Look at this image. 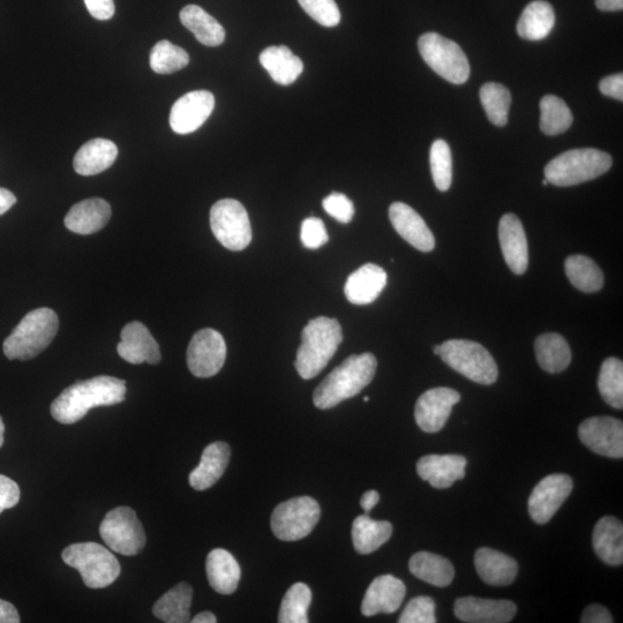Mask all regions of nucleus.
I'll use <instances>...</instances> for the list:
<instances>
[{
    "mask_svg": "<svg viewBox=\"0 0 623 623\" xmlns=\"http://www.w3.org/2000/svg\"><path fill=\"white\" fill-rule=\"evenodd\" d=\"M543 185L547 186L550 185L549 180H547L546 178L543 180Z\"/></svg>",
    "mask_w": 623,
    "mask_h": 623,
    "instance_id": "680f3d73",
    "label": "nucleus"
},
{
    "mask_svg": "<svg viewBox=\"0 0 623 623\" xmlns=\"http://www.w3.org/2000/svg\"><path fill=\"white\" fill-rule=\"evenodd\" d=\"M597 9L604 12L622 11L623 0H596Z\"/></svg>",
    "mask_w": 623,
    "mask_h": 623,
    "instance_id": "4d7b16f0",
    "label": "nucleus"
},
{
    "mask_svg": "<svg viewBox=\"0 0 623 623\" xmlns=\"http://www.w3.org/2000/svg\"><path fill=\"white\" fill-rule=\"evenodd\" d=\"M17 204V198L15 195L3 187H0V216L9 212V210Z\"/></svg>",
    "mask_w": 623,
    "mask_h": 623,
    "instance_id": "5fc2aeb1",
    "label": "nucleus"
},
{
    "mask_svg": "<svg viewBox=\"0 0 623 623\" xmlns=\"http://www.w3.org/2000/svg\"><path fill=\"white\" fill-rule=\"evenodd\" d=\"M583 623H612V615L606 607L598 604L590 605L582 615Z\"/></svg>",
    "mask_w": 623,
    "mask_h": 623,
    "instance_id": "603ef678",
    "label": "nucleus"
},
{
    "mask_svg": "<svg viewBox=\"0 0 623 623\" xmlns=\"http://www.w3.org/2000/svg\"><path fill=\"white\" fill-rule=\"evenodd\" d=\"M467 464L460 455H427L417 462V472L434 489L445 490L465 477Z\"/></svg>",
    "mask_w": 623,
    "mask_h": 623,
    "instance_id": "4be33fe9",
    "label": "nucleus"
},
{
    "mask_svg": "<svg viewBox=\"0 0 623 623\" xmlns=\"http://www.w3.org/2000/svg\"><path fill=\"white\" fill-rule=\"evenodd\" d=\"M193 623H215L217 619L212 612H202L191 620Z\"/></svg>",
    "mask_w": 623,
    "mask_h": 623,
    "instance_id": "13d9d810",
    "label": "nucleus"
},
{
    "mask_svg": "<svg viewBox=\"0 0 623 623\" xmlns=\"http://www.w3.org/2000/svg\"><path fill=\"white\" fill-rule=\"evenodd\" d=\"M535 351L538 364L549 373L564 372L572 362L569 344L559 334L540 335L535 342Z\"/></svg>",
    "mask_w": 623,
    "mask_h": 623,
    "instance_id": "c9c22d12",
    "label": "nucleus"
},
{
    "mask_svg": "<svg viewBox=\"0 0 623 623\" xmlns=\"http://www.w3.org/2000/svg\"><path fill=\"white\" fill-rule=\"evenodd\" d=\"M612 157L595 148L568 150L545 167V178L555 186H575L606 174Z\"/></svg>",
    "mask_w": 623,
    "mask_h": 623,
    "instance_id": "39448f33",
    "label": "nucleus"
},
{
    "mask_svg": "<svg viewBox=\"0 0 623 623\" xmlns=\"http://www.w3.org/2000/svg\"><path fill=\"white\" fill-rule=\"evenodd\" d=\"M302 9L325 27H336L341 22V12L335 0H298Z\"/></svg>",
    "mask_w": 623,
    "mask_h": 623,
    "instance_id": "c03bdc74",
    "label": "nucleus"
},
{
    "mask_svg": "<svg viewBox=\"0 0 623 623\" xmlns=\"http://www.w3.org/2000/svg\"><path fill=\"white\" fill-rule=\"evenodd\" d=\"M592 545L600 560L610 566H621L623 562V527L614 516H605L596 524Z\"/></svg>",
    "mask_w": 623,
    "mask_h": 623,
    "instance_id": "bb28decb",
    "label": "nucleus"
},
{
    "mask_svg": "<svg viewBox=\"0 0 623 623\" xmlns=\"http://www.w3.org/2000/svg\"><path fill=\"white\" fill-rule=\"evenodd\" d=\"M599 90L605 96L612 97V99L623 101V74H613L610 77L604 78L600 81Z\"/></svg>",
    "mask_w": 623,
    "mask_h": 623,
    "instance_id": "3c124183",
    "label": "nucleus"
},
{
    "mask_svg": "<svg viewBox=\"0 0 623 623\" xmlns=\"http://www.w3.org/2000/svg\"><path fill=\"white\" fill-rule=\"evenodd\" d=\"M126 382L108 375L79 381L67 387L52 402L50 411L58 423H78L94 408L110 407L125 401Z\"/></svg>",
    "mask_w": 623,
    "mask_h": 623,
    "instance_id": "f257e3e1",
    "label": "nucleus"
},
{
    "mask_svg": "<svg viewBox=\"0 0 623 623\" xmlns=\"http://www.w3.org/2000/svg\"><path fill=\"white\" fill-rule=\"evenodd\" d=\"M384 268L366 264L352 273L345 283L344 294L351 304L367 305L377 300L387 285Z\"/></svg>",
    "mask_w": 623,
    "mask_h": 623,
    "instance_id": "5701e85b",
    "label": "nucleus"
},
{
    "mask_svg": "<svg viewBox=\"0 0 623 623\" xmlns=\"http://www.w3.org/2000/svg\"><path fill=\"white\" fill-rule=\"evenodd\" d=\"M579 437L584 446L592 452L622 459L623 457V424L612 417H592L579 427Z\"/></svg>",
    "mask_w": 623,
    "mask_h": 623,
    "instance_id": "4468645a",
    "label": "nucleus"
},
{
    "mask_svg": "<svg viewBox=\"0 0 623 623\" xmlns=\"http://www.w3.org/2000/svg\"><path fill=\"white\" fill-rule=\"evenodd\" d=\"M400 623H435V603L431 597L420 596L410 600L399 619Z\"/></svg>",
    "mask_w": 623,
    "mask_h": 623,
    "instance_id": "a18cd8bd",
    "label": "nucleus"
},
{
    "mask_svg": "<svg viewBox=\"0 0 623 623\" xmlns=\"http://www.w3.org/2000/svg\"><path fill=\"white\" fill-rule=\"evenodd\" d=\"M407 595L404 583L393 575H382L375 579L367 589L362 613L374 617L380 613H394L400 609Z\"/></svg>",
    "mask_w": 623,
    "mask_h": 623,
    "instance_id": "412c9836",
    "label": "nucleus"
},
{
    "mask_svg": "<svg viewBox=\"0 0 623 623\" xmlns=\"http://www.w3.org/2000/svg\"><path fill=\"white\" fill-rule=\"evenodd\" d=\"M20 487L9 477L0 475V514L13 508L20 501Z\"/></svg>",
    "mask_w": 623,
    "mask_h": 623,
    "instance_id": "09e8293b",
    "label": "nucleus"
},
{
    "mask_svg": "<svg viewBox=\"0 0 623 623\" xmlns=\"http://www.w3.org/2000/svg\"><path fill=\"white\" fill-rule=\"evenodd\" d=\"M118 148L107 139L90 140L74 157V170L81 176H95L109 169L117 160Z\"/></svg>",
    "mask_w": 623,
    "mask_h": 623,
    "instance_id": "cd10ccee",
    "label": "nucleus"
},
{
    "mask_svg": "<svg viewBox=\"0 0 623 623\" xmlns=\"http://www.w3.org/2000/svg\"><path fill=\"white\" fill-rule=\"evenodd\" d=\"M20 615L15 607L0 599V623H19Z\"/></svg>",
    "mask_w": 623,
    "mask_h": 623,
    "instance_id": "864d4df0",
    "label": "nucleus"
},
{
    "mask_svg": "<svg viewBox=\"0 0 623 623\" xmlns=\"http://www.w3.org/2000/svg\"><path fill=\"white\" fill-rule=\"evenodd\" d=\"M100 535L111 551L126 557L139 554L146 545L144 527L130 507H118L105 515Z\"/></svg>",
    "mask_w": 623,
    "mask_h": 623,
    "instance_id": "9d476101",
    "label": "nucleus"
},
{
    "mask_svg": "<svg viewBox=\"0 0 623 623\" xmlns=\"http://www.w3.org/2000/svg\"><path fill=\"white\" fill-rule=\"evenodd\" d=\"M567 277L576 289L587 294L603 288L604 275L596 262L585 255H572L565 262Z\"/></svg>",
    "mask_w": 623,
    "mask_h": 623,
    "instance_id": "e433bc0d",
    "label": "nucleus"
},
{
    "mask_svg": "<svg viewBox=\"0 0 623 623\" xmlns=\"http://www.w3.org/2000/svg\"><path fill=\"white\" fill-rule=\"evenodd\" d=\"M409 569L417 579L434 585L437 588H446L453 582L455 569L452 562L441 555L430 552H419L410 559Z\"/></svg>",
    "mask_w": 623,
    "mask_h": 623,
    "instance_id": "473e14b6",
    "label": "nucleus"
},
{
    "mask_svg": "<svg viewBox=\"0 0 623 623\" xmlns=\"http://www.w3.org/2000/svg\"><path fill=\"white\" fill-rule=\"evenodd\" d=\"M598 389L612 408H623V364L618 358H607L600 369Z\"/></svg>",
    "mask_w": 623,
    "mask_h": 623,
    "instance_id": "58836bf2",
    "label": "nucleus"
},
{
    "mask_svg": "<svg viewBox=\"0 0 623 623\" xmlns=\"http://www.w3.org/2000/svg\"><path fill=\"white\" fill-rule=\"evenodd\" d=\"M111 219L109 202L93 198L74 205L65 217L66 228L78 235H92L102 230Z\"/></svg>",
    "mask_w": 623,
    "mask_h": 623,
    "instance_id": "b1692460",
    "label": "nucleus"
},
{
    "mask_svg": "<svg viewBox=\"0 0 623 623\" xmlns=\"http://www.w3.org/2000/svg\"><path fill=\"white\" fill-rule=\"evenodd\" d=\"M433 182L441 192H447L453 180V159L450 147L444 140H435L430 153Z\"/></svg>",
    "mask_w": 623,
    "mask_h": 623,
    "instance_id": "37998d69",
    "label": "nucleus"
},
{
    "mask_svg": "<svg viewBox=\"0 0 623 623\" xmlns=\"http://www.w3.org/2000/svg\"><path fill=\"white\" fill-rule=\"evenodd\" d=\"M418 49L425 63L454 85H463L470 77V64L460 45L437 33L419 37Z\"/></svg>",
    "mask_w": 623,
    "mask_h": 623,
    "instance_id": "6e6552de",
    "label": "nucleus"
},
{
    "mask_svg": "<svg viewBox=\"0 0 623 623\" xmlns=\"http://www.w3.org/2000/svg\"><path fill=\"white\" fill-rule=\"evenodd\" d=\"M215 97L208 90H194L180 97L170 112V126L177 134H190L200 129L212 115Z\"/></svg>",
    "mask_w": 623,
    "mask_h": 623,
    "instance_id": "dca6fc26",
    "label": "nucleus"
},
{
    "mask_svg": "<svg viewBox=\"0 0 623 623\" xmlns=\"http://www.w3.org/2000/svg\"><path fill=\"white\" fill-rule=\"evenodd\" d=\"M260 63L276 84L290 86L304 71L303 60L288 47H269L261 52Z\"/></svg>",
    "mask_w": 623,
    "mask_h": 623,
    "instance_id": "c756f323",
    "label": "nucleus"
},
{
    "mask_svg": "<svg viewBox=\"0 0 623 623\" xmlns=\"http://www.w3.org/2000/svg\"><path fill=\"white\" fill-rule=\"evenodd\" d=\"M475 566L480 579L493 587H507L519 573V566L513 558L489 547L476 552Z\"/></svg>",
    "mask_w": 623,
    "mask_h": 623,
    "instance_id": "a878e982",
    "label": "nucleus"
},
{
    "mask_svg": "<svg viewBox=\"0 0 623 623\" xmlns=\"http://www.w3.org/2000/svg\"><path fill=\"white\" fill-rule=\"evenodd\" d=\"M321 509L310 497L290 499L277 506L272 515L274 535L283 542H297L311 534L320 520Z\"/></svg>",
    "mask_w": 623,
    "mask_h": 623,
    "instance_id": "9b49d317",
    "label": "nucleus"
},
{
    "mask_svg": "<svg viewBox=\"0 0 623 623\" xmlns=\"http://www.w3.org/2000/svg\"><path fill=\"white\" fill-rule=\"evenodd\" d=\"M499 240L506 264L516 275H523L529 266L527 235L519 217L506 214L499 223Z\"/></svg>",
    "mask_w": 623,
    "mask_h": 623,
    "instance_id": "6ab92c4d",
    "label": "nucleus"
},
{
    "mask_svg": "<svg viewBox=\"0 0 623 623\" xmlns=\"http://www.w3.org/2000/svg\"><path fill=\"white\" fill-rule=\"evenodd\" d=\"M59 329L55 311L43 307L30 311L4 341V354L10 360L33 359L49 347Z\"/></svg>",
    "mask_w": 623,
    "mask_h": 623,
    "instance_id": "20e7f679",
    "label": "nucleus"
},
{
    "mask_svg": "<svg viewBox=\"0 0 623 623\" xmlns=\"http://www.w3.org/2000/svg\"><path fill=\"white\" fill-rule=\"evenodd\" d=\"M370 401V397H364V402H369Z\"/></svg>",
    "mask_w": 623,
    "mask_h": 623,
    "instance_id": "e2e57ef3",
    "label": "nucleus"
},
{
    "mask_svg": "<svg viewBox=\"0 0 623 623\" xmlns=\"http://www.w3.org/2000/svg\"><path fill=\"white\" fill-rule=\"evenodd\" d=\"M377 366V358L369 352L345 359L315 389L313 395L315 407L321 410L332 409L343 401L355 397L371 384Z\"/></svg>",
    "mask_w": 623,
    "mask_h": 623,
    "instance_id": "f03ea898",
    "label": "nucleus"
},
{
    "mask_svg": "<svg viewBox=\"0 0 623 623\" xmlns=\"http://www.w3.org/2000/svg\"><path fill=\"white\" fill-rule=\"evenodd\" d=\"M118 355L127 363L139 365L148 363L159 364L161 360L160 345L148 328L139 321L130 322L122 330V341L117 345Z\"/></svg>",
    "mask_w": 623,
    "mask_h": 623,
    "instance_id": "f3484780",
    "label": "nucleus"
},
{
    "mask_svg": "<svg viewBox=\"0 0 623 623\" xmlns=\"http://www.w3.org/2000/svg\"><path fill=\"white\" fill-rule=\"evenodd\" d=\"M210 227L216 239L230 251H243L252 242L249 214L235 199L216 202L210 209Z\"/></svg>",
    "mask_w": 623,
    "mask_h": 623,
    "instance_id": "1a4fd4ad",
    "label": "nucleus"
},
{
    "mask_svg": "<svg viewBox=\"0 0 623 623\" xmlns=\"http://www.w3.org/2000/svg\"><path fill=\"white\" fill-rule=\"evenodd\" d=\"M67 566L77 569L86 587L104 589L120 575V565L104 546L97 543H78L66 547L62 554Z\"/></svg>",
    "mask_w": 623,
    "mask_h": 623,
    "instance_id": "423d86ee",
    "label": "nucleus"
},
{
    "mask_svg": "<svg viewBox=\"0 0 623 623\" xmlns=\"http://www.w3.org/2000/svg\"><path fill=\"white\" fill-rule=\"evenodd\" d=\"M206 570L210 587L219 594L231 595L237 590L242 570L230 552L223 549L210 552Z\"/></svg>",
    "mask_w": 623,
    "mask_h": 623,
    "instance_id": "c85d7f7f",
    "label": "nucleus"
},
{
    "mask_svg": "<svg viewBox=\"0 0 623 623\" xmlns=\"http://www.w3.org/2000/svg\"><path fill=\"white\" fill-rule=\"evenodd\" d=\"M480 102H482L487 118L495 126H505L508 123V114L512 95L508 88L497 82H487L480 89Z\"/></svg>",
    "mask_w": 623,
    "mask_h": 623,
    "instance_id": "ea45409f",
    "label": "nucleus"
},
{
    "mask_svg": "<svg viewBox=\"0 0 623 623\" xmlns=\"http://www.w3.org/2000/svg\"><path fill=\"white\" fill-rule=\"evenodd\" d=\"M85 4L89 13L97 20L105 21L114 17V0H85Z\"/></svg>",
    "mask_w": 623,
    "mask_h": 623,
    "instance_id": "8fccbe9b",
    "label": "nucleus"
},
{
    "mask_svg": "<svg viewBox=\"0 0 623 623\" xmlns=\"http://www.w3.org/2000/svg\"><path fill=\"white\" fill-rule=\"evenodd\" d=\"M322 206H324L328 215L334 217L340 223L348 224L354 219L355 206L347 195L343 193L334 192L328 195L322 201Z\"/></svg>",
    "mask_w": 623,
    "mask_h": 623,
    "instance_id": "49530a36",
    "label": "nucleus"
},
{
    "mask_svg": "<svg viewBox=\"0 0 623 623\" xmlns=\"http://www.w3.org/2000/svg\"><path fill=\"white\" fill-rule=\"evenodd\" d=\"M379 501L380 494L377 491H367L362 499H360V506H362L366 513H370L371 510L379 504Z\"/></svg>",
    "mask_w": 623,
    "mask_h": 623,
    "instance_id": "6e6d98bb",
    "label": "nucleus"
},
{
    "mask_svg": "<svg viewBox=\"0 0 623 623\" xmlns=\"http://www.w3.org/2000/svg\"><path fill=\"white\" fill-rule=\"evenodd\" d=\"M300 239L306 249L317 250L328 243L329 236L325 223L317 217H309L302 223Z\"/></svg>",
    "mask_w": 623,
    "mask_h": 623,
    "instance_id": "de8ad7c7",
    "label": "nucleus"
},
{
    "mask_svg": "<svg viewBox=\"0 0 623 623\" xmlns=\"http://www.w3.org/2000/svg\"><path fill=\"white\" fill-rule=\"evenodd\" d=\"M192 597L191 585L179 583L157 600L153 613L157 619L167 623L190 622Z\"/></svg>",
    "mask_w": 623,
    "mask_h": 623,
    "instance_id": "72a5a7b5",
    "label": "nucleus"
},
{
    "mask_svg": "<svg viewBox=\"0 0 623 623\" xmlns=\"http://www.w3.org/2000/svg\"><path fill=\"white\" fill-rule=\"evenodd\" d=\"M230 455V447L225 442H214L206 447L200 464L189 477L192 489L206 491L219 482L228 468Z\"/></svg>",
    "mask_w": 623,
    "mask_h": 623,
    "instance_id": "393cba45",
    "label": "nucleus"
},
{
    "mask_svg": "<svg viewBox=\"0 0 623 623\" xmlns=\"http://www.w3.org/2000/svg\"><path fill=\"white\" fill-rule=\"evenodd\" d=\"M433 352L435 355L439 356L440 354V345H435V347L433 348Z\"/></svg>",
    "mask_w": 623,
    "mask_h": 623,
    "instance_id": "052dcab7",
    "label": "nucleus"
},
{
    "mask_svg": "<svg viewBox=\"0 0 623 623\" xmlns=\"http://www.w3.org/2000/svg\"><path fill=\"white\" fill-rule=\"evenodd\" d=\"M389 219L397 234L415 249L422 252H431L434 249V235L414 208L403 202H394L389 208Z\"/></svg>",
    "mask_w": 623,
    "mask_h": 623,
    "instance_id": "aec40b11",
    "label": "nucleus"
},
{
    "mask_svg": "<svg viewBox=\"0 0 623 623\" xmlns=\"http://www.w3.org/2000/svg\"><path fill=\"white\" fill-rule=\"evenodd\" d=\"M312 591L304 583H296L285 594L279 613L280 623H307L309 622Z\"/></svg>",
    "mask_w": 623,
    "mask_h": 623,
    "instance_id": "a19ab883",
    "label": "nucleus"
},
{
    "mask_svg": "<svg viewBox=\"0 0 623 623\" xmlns=\"http://www.w3.org/2000/svg\"><path fill=\"white\" fill-rule=\"evenodd\" d=\"M540 130L546 135L565 133L573 124V114L560 97L546 95L540 101Z\"/></svg>",
    "mask_w": 623,
    "mask_h": 623,
    "instance_id": "4c0bfd02",
    "label": "nucleus"
},
{
    "mask_svg": "<svg viewBox=\"0 0 623 623\" xmlns=\"http://www.w3.org/2000/svg\"><path fill=\"white\" fill-rule=\"evenodd\" d=\"M5 425L2 417H0V448L4 445Z\"/></svg>",
    "mask_w": 623,
    "mask_h": 623,
    "instance_id": "bf43d9fd",
    "label": "nucleus"
},
{
    "mask_svg": "<svg viewBox=\"0 0 623 623\" xmlns=\"http://www.w3.org/2000/svg\"><path fill=\"white\" fill-rule=\"evenodd\" d=\"M227 359V344L222 334L212 328L199 330L187 349V366L197 378H212L219 373Z\"/></svg>",
    "mask_w": 623,
    "mask_h": 623,
    "instance_id": "f8f14e48",
    "label": "nucleus"
},
{
    "mask_svg": "<svg viewBox=\"0 0 623 623\" xmlns=\"http://www.w3.org/2000/svg\"><path fill=\"white\" fill-rule=\"evenodd\" d=\"M555 26V13L552 5L545 0H536L525 7L517 33L527 41H542L549 36Z\"/></svg>",
    "mask_w": 623,
    "mask_h": 623,
    "instance_id": "7c9ffc66",
    "label": "nucleus"
},
{
    "mask_svg": "<svg viewBox=\"0 0 623 623\" xmlns=\"http://www.w3.org/2000/svg\"><path fill=\"white\" fill-rule=\"evenodd\" d=\"M450 369L480 385H493L498 366L483 345L468 340H449L440 345V354Z\"/></svg>",
    "mask_w": 623,
    "mask_h": 623,
    "instance_id": "0eeeda50",
    "label": "nucleus"
},
{
    "mask_svg": "<svg viewBox=\"0 0 623 623\" xmlns=\"http://www.w3.org/2000/svg\"><path fill=\"white\" fill-rule=\"evenodd\" d=\"M460 401V393L452 388L427 390L416 403L415 419L419 429L426 433L440 432L452 414L454 405Z\"/></svg>",
    "mask_w": 623,
    "mask_h": 623,
    "instance_id": "2eb2a0df",
    "label": "nucleus"
},
{
    "mask_svg": "<svg viewBox=\"0 0 623 623\" xmlns=\"http://www.w3.org/2000/svg\"><path fill=\"white\" fill-rule=\"evenodd\" d=\"M343 341L340 322L319 317L303 329L302 344L297 351L296 369L300 377L311 380L317 377L334 357Z\"/></svg>",
    "mask_w": 623,
    "mask_h": 623,
    "instance_id": "7ed1b4c3",
    "label": "nucleus"
},
{
    "mask_svg": "<svg viewBox=\"0 0 623 623\" xmlns=\"http://www.w3.org/2000/svg\"><path fill=\"white\" fill-rule=\"evenodd\" d=\"M517 607L510 600L464 597L456 600L457 619L468 623H507L514 619Z\"/></svg>",
    "mask_w": 623,
    "mask_h": 623,
    "instance_id": "a211bd4d",
    "label": "nucleus"
},
{
    "mask_svg": "<svg viewBox=\"0 0 623 623\" xmlns=\"http://www.w3.org/2000/svg\"><path fill=\"white\" fill-rule=\"evenodd\" d=\"M351 535L359 554H371L392 537L393 525L387 521H374L369 515H360L352 524Z\"/></svg>",
    "mask_w": 623,
    "mask_h": 623,
    "instance_id": "f704fd0d",
    "label": "nucleus"
},
{
    "mask_svg": "<svg viewBox=\"0 0 623 623\" xmlns=\"http://www.w3.org/2000/svg\"><path fill=\"white\" fill-rule=\"evenodd\" d=\"M189 63V54L169 41L157 42L150 52V67L155 73H175L183 70Z\"/></svg>",
    "mask_w": 623,
    "mask_h": 623,
    "instance_id": "79ce46f5",
    "label": "nucleus"
},
{
    "mask_svg": "<svg viewBox=\"0 0 623 623\" xmlns=\"http://www.w3.org/2000/svg\"><path fill=\"white\" fill-rule=\"evenodd\" d=\"M182 24L200 43L207 47H219L225 40L223 26L198 5H187L179 14Z\"/></svg>",
    "mask_w": 623,
    "mask_h": 623,
    "instance_id": "2f4dec72",
    "label": "nucleus"
},
{
    "mask_svg": "<svg viewBox=\"0 0 623 623\" xmlns=\"http://www.w3.org/2000/svg\"><path fill=\"white\" fill-rule=\"evenodd\" d=\"M573 486V479L562 474L547 476L540 480L528 502L531 519L540 525L549 523L565 504L573 491Z\"/></svg>",
    "mask_w": 623,
    "mask_h": 623,
    "instance_id": "ddd939ff",
    "label": "nucleus"
}]
</instances>
